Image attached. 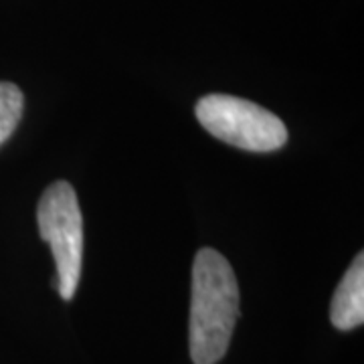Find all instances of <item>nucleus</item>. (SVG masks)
I'll return each mask as SVG.
<instances>
[{
	"mask_svg": "<svg viewBox=\"0 0 364 364\" xmlns=\"http://www.w3.org/2000/svg\"><path fill=\"white\" fill-rule=\"evenodd\" d=\"M239 318V286L231 263L215 249H200L193 265L191 358L215 364L225 356Z\"/></svg>",
	"mask_w": 364,
	"mask_h": 364,
	"instance_id": "1",
	"label": "nucleus"
},
{
	"mask_svg": "<svg viewBox=\"0 0 364 364\" xmlns=\"http://www.w3.org/2000/svg\"><path fill=\"white\" fill-rule=\"evenodd\" d=\"M196 117L215 138L251 152H272L287 140L286 124L279 117L235 95H205L196 104Z\"/></svg>",
	"mask_w": 364,
	"mask_h": 364,
	"instance_id": "2",
	"label": "nucleus"
},
{
	"mask_svg": "<svg viewBox=\"0 0 364 364\" xmlns=\"http://www.w3.org/2000/svg\"><path fill=\"white\" fill-rule=\"evenodd\" d=\"M41 237L51 245L57 263V284L63 299H71L81 275L83 255V219L77 195L65 181L51 184L41 196L37 210Z\"/></svg>",
	"mask_w": 364,
	"mask_h": 364,
	"instance_id": "3",
	"label": "nucleus"
},
{
	"mask_svg": "<svg viewBox=\"0 0 364 364\" xmlns=\"http://www.w3.org/2000/svg\"><path fill=\"white\" fill-rule=\"evenodd\" d=\"M330 320L338 330H352L364 322V259L358 253L332 298Z\"/></svg>",
	"mask_w": 364,
	"mask_h": 364,
	"instance_id": "4",
	"label": "nucleus"
},
{
	"mask_svg": "<svg viewBox=\"0 0 364 364\" xmlns=\"http://www.w3.org/2000/svg\"><path fill=\"white\" fill-rule=\"evenodd\" d=\"M23 91L14 83L0 81V144L6 142L11 134L16 130L23 116Z\"/></svg>",
	"mask_w": 364,
	"mask_h": 364,
	"instance_id": "5",
	"label": "nucleus"
}]
</instances>
